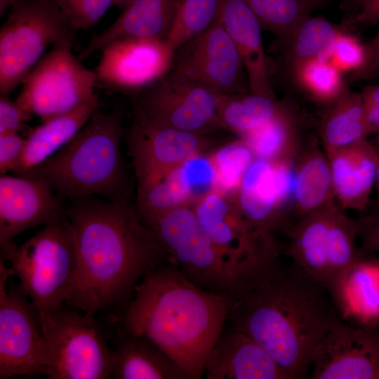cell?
<instances>
[{"label":"cell","mask_w":379,"mask_h":379,"mask_svg":"<svg viewBox=\"0 0 379 379\" xmlns=\"http://www.w3.org/2000/svg\"><path fill=\"white\" fill-rule=\"evenodd\" d=\"M72 44H57L46 53L24 80L15 100L41 121L71 112L98 97L96 73L73 54Z\"/></svg>","instance_id":"obj_10"},{"label":"cell","mask_w":379,"mask_h":379,"mask_svg":"<svg viewBox=\"0 0 379 379\" xmlns=\"http://www.w3.org/2000/svg\"><path fill=\"white\" fill-rule=\"evenodd\" d=\"M327 158L334 196L345 208L364 210L376 179L379 154L375 145L364 139L328 152Z\"/></svg>","instance_id":"obj_22"},{"label":"cell","mask_w":379,"mask_h":379,"mask_svg":"<svg viewBox=\"0 0 379 379\" xmlns=\"http://www.w3.org/2000/svg\"><path fill=\"white\" fill-rule=\"evenodd\" d=\"M379 22V0H368L360 12L343 25L347 27L372 26Z\"/></svg>","instance_id":"obj_42"},{"label":"cell","mask_w":379,"mask_h":379,"mask_svg":"<svg viewBox=\"0 0 379 379\" xmlns=\"http://www.w3.org/2000/svg\"><path fill=\"white\" fill-rule=\"evenodd\" d=\"M122 123L120 112L96 109L69 142L22 175L43 179L63 201L95 195L128 199Z\"/></svg>","instance_id":"obj_4"},{"label":"cell","mask_w":379,"mask_h":379,"mask_svg":"<svg viewBox=\"0 0 379 379\" xmlns=\"http://www.w3.org/2000/svg\"><path fill=\"white\" fill-rule=\"evenodd\" d=\"M0 259V379L46 375L43 333L36 310Z\"/></svg>","instance_id":"obj_12"},{"label":"cell","mask_w":379,"mask_h":379,"mask_svg":"<svg viewBox=\"0 0 379 379\" xmlns=\"http://www.w3.org/2000/svg\"><path fill=\"white\" fill-rule=\"evenodd\" d=\"M288 236L292 264L328 291L347 267L366 255L357 244L355 220L331 203L300 216Z\"/></svg>","instance_id":"obj_7"},{"label":"cell","mask_w":379,"mask_h":379,"mask_svg":"<svg viewBox=\"0 0 379 379\" xmlns=\"http://www.w3.org/2000/svg\"><path fill=\"white\" fill-rule=\"evenodd\" d=\"M309 376L379 379V327H355L338 317L317 345Z\"/></svg>","instance_id":"obj_17"},{"label":"cell","mask_w":379,"mask_h":379,"mask_svg":"<svg viewBox=\"0 0 379 379\" xmlns=\"http://www.w3.org/2000/svg\"><path fill=\"white\" fill-rule=\"evenodd\" d=\"M368 0H343L340 4L341 10L345 12L343 23L355 17L362 9Z\"/></svg>","instance_id":"obj_43"},{"label":"cell","mask_w":379,"mask_h":379,"mask_svg":"<svg viewBox=\"0 0 379 379\" xmlns=\"http://www.w3.org/2000/svg\"><path fill=\"white\" fill-rule=\"evenodd\" d=\"M172 69L218 95L250 92L241 58L220 17L176 50Z\"/></svg>","instance_id":"obj_14"},{"label":"cell","mask_w":379,"mask_h":379,"mask_svg":"<svg viewBox=\"0 0 379 379\" xmlns=\"http://www.w3.org/2000/svg\"><path fill=\"white\" fill-rule=\"evenodd\" d=\"M6 260L34 305L43 333L76 285V249L65 213L17 246Z\"/></svg>","instance_id":"obj_5"},{"label":"cell","mask_w":379,"mask_h":379,"mask_svg":"<svg viewBox=\"0 0 379 379\" xmlns=\"http://www.w3.org/2000/svg\"><path fill=\"white\" fill-rule=\"evenodd\" d=\"M32 116L7 95H0V135L27 131L26 123Z\"/></svg>","instance_id":"obj_38"},{"label":"cell","mask_w":379,"mask_h":379,"mask_svg":"<svg viewBox=\"0 0 379 379\" xmlns=\"http://www.w3.org/2000/svg\"><path fill=\"white\" fill-rule=\"evenodd\" d=\"M183 275L199 287L231 296L239 275L199 224L192 206L146 222Z\"/></svg>","instance_id":"obj_8"},{"label":"cell","mask_w":379,"mask_h":379,"mask_svg":"<svg viewBox=\"0 0 379 379\" xmlns=\"http://www.w3.org/2000/svg\"><path fill=\"white\" fill-rule=\"evenodd\" d=\"M367 121L373 131L376 132L379 130V105L365 109Z\"/></svg>","instance_id":"obj_45"},{"label":"cell","mask_w":379,"mask_h":379,"mask_svg":"<svg viewBox=\"0 0 379 379\" xmlns=\"http://www.w3.org/2000/svg\"><path fill=\"white\" fill-rule=\"evenodd\" d=\"M65 213L77 264L76 285L67 303L85 314L123 310L143 277L169 260L128 199H72L65 204Z\"/></svg>","instance_id":"obj_2"},{"label":"cell","mask_w":379,"mask_h":379,"mask_svg":"<svg viewBox=\"0 0 379 379\" xmlns=\"http://www.w3.org/2000/svg\"><path fill=\"white\" fill-rule=\"evenodd\" d=\"M76 32L53 0H19L0 29V95L8 96L49 46L72 42Z\"/></svg>","instance_id":"obj_6"},{"label":"cell","mask_w":379,"mask_h":379,"mask_svg":"<svg viewBox=\"0 0 379 379\" xmlns=\"http://www.w3.org/2000/svg\"><path fill=\"white\" fill-rule=\"evenodd\" d=\"M204 375L208 379H288L259 343L230 326L211 349Z\"/></svg>","instance_id":"obj_19"},{"label":"cell","mask_w":379,"mask_h":379,"mask_svg":"<svg viewBox=\"0 0 379 379\" xmlns=\"http://www.w3.org/2000/svg\"><path fill=\"white\" fill-rule=\"evenodd\" d=\"M343 30L338 35L334 42L328 62L340 72H353L360 67L364 62V44L356 36L347 34Z\"/></svg>","instance_id":"obj_37"},{"label":"cell","mask_w":379,"mask_h":379,"mask_svg":"<svg viewBox=\"0 0 379 379\" xmlns=\"http://www.w3.org/2000/svg\"><path fill=\"white\" fill-rule=\"evenodd\" d=\"M179 0H133L107 28L92 37L80 53L85 60L107 44L123 39H166Z\"/></svg>","instance_id":"obj_23"},{"label":"cell","mask_w":379,"mask_h":379,"mask_svg":"<svg viewBox=\"0 0 379 379\" xmlns=\"http://www.w3.org/2000/svg\"><path fill=\"white\" fill-rule=\"evenodd\" d=\"M133 0H113L114 5L120 8H125Z\"/></svg>","instance_id":"obj_48"},{"label":"cell","mask_w":379,"mask_h":379,"mask_svg":"<svg viewBox=\"0 0 379 379\" xmlns=\"http://www.w3.org/2000/svg\"><path fill=\"white\" fill-rule=\"evenodd\" d=\"M95 316L62 305L43 332L46 375L50 379L111 378L114 350Z\"/></svg>","instance_id":"obj_9"},{"label":"cell","mask_w":379,"mask_h":379,"mask_svg":"<svg viewBox=\"0 0 379 379\" xmlns=\"http://www.w3.org/2000/svg\"><path fill=\"white\" fill-rule=\"evenodd\" d=\"M379 154V153H378ZM375 185L377 188V196L374 201L373 211L368 214L369 215L379 216V159L378 162Z\"/></svg>","instance_id":"obj_46"},{"label":"cell","mask_w":379,"mask_h":379,"mask_svg":"<svg viewBox=\"0 0 379 379\" xmlns=\"http://www.w3.org/2000/svg\"><path fill=\"white\" fill-rule=\"evenodd\" d=\"M262 29L272 32L288 46L293 34L312 11L324 6L326 0H244Z\"/></svg>","instance_id":"obj_30"},{"label":"cell","mask_w":379,"mask_h":379,"mask_svg":"<svg viewBox=\"0 0 379 379\" xmlns=\"http://www.w3.org/2000/svg\"><path fill=\"white\" fill-rule=\"evenodd\" d=\"M197 218L239 277L280 255L273 237L256 232L232 196L214 190L192 206Z\"/></svg>","instance_id":"obj_13"},{"label":"cell","mask_w":379,"mask_h":379,"mask_svg":"<svg viewBox=\"0 0 379 379\" xmlns=\"http://www.w3.org/2000/svg\"><path fill=\"white\" fill-rule=\"evenodd\" d=\"M373 133L361 94L346 89L333 101L321 128L326 152L353 145Z\"/></svg>","instance_id":"obj_27"},{"label":"cell","mask_w":379,"mask_h":379,"mask_svg":"<svg viewBox=\"0 0 379 379\" xmlns=\"http://www.w3.org/2000/svg\"><path fill=\"white\" fill-rule=\"evenodd\" d=\"M216 173L215 190L234 194L255 157L241 139L218 148L209 157Z\"/></svg>","instance_id":"obj_35"},{"label":"cell","mask_w":379,"mask_h":379,"mask_svg":"<svg viewBox=\"0 0 379 379\" xmlns=\"http://www.w3.org/2000/svg\"><path fill=\"white\" fill-rule=\"evenodd\" d=\"M98 105L97 97L31 128L21 161L13 172L17 175H25L58 152L87 124Z\"/></svg>","instance_id":"obj_26"},{"label":"cell","mask_w":379,"mask_h":379,"mask_svg":"<svg viewBox=\"0 0 379 379\" xmlns=\"http://www.w3.org/2000/svg\"><path fill=\"white\" fill-rule=\"evenodd\" d=\"M345 29L343 25H335L320 16L306 18L297 27L288 45L289 68L312 59L328 62L334 42Z\"/></svg>","instance_id":"obj_31"},{"label":"cell","mask_w":379,"mask_h":379,"mask_svg":"<svg viewBox=\"0 0 379 379\" xmlns=\"http://www.w3.org/2000/svg\"><path fill=\"white\" fill-rule=\"evenodd\" d=\"M365 57L363 64L351 73L352 82L367 81L379 79V29L364 44Z\"/></svg>","instance_id":"obj_40"},{"label":"cell","mask_w":379,"mask_h":379,"mask_svg":"<svg viewBox=\"0 0 379 379\" xmlns=\"http://www.w3.org/2000/svg\"><path fill=\"white\" fill-rule=\"evenodd\" d=\"M220 0H179L166 40L176 51L219 17Z\"/></svg>","instance_id":"obj_33"},{"label":"cell","mask_w":379,"mask_h":379,"mask_svg":"<svg viewBox=\"0 0 379 379\" xmlns=\"http://www.w3.org/2000/svg\"><path fill=\"white\" fill-rule=\"evenodd\" d=\"M297 85L310 96L324 102H333L346 89L341 72L329 62L312 59L291 69Z\"/></svg>","instance_id":"obj_34"},{"label":"cell","mask_w":379,"mask_h":379,"mask_svg":"<svg viewBox=\"0 0 379 379\" xmlns=\"http://www.w3.org/2000/svg\"><path fill=\"white\" fill-rule=\"evenodd\" d=\"M378 135L375 140V143L373 144L375 147H379V130L376 131Z\"/></svg>","instance_id":"obj_49"},{"label":"cell","mask_w":379,"mask_h":379,"mask_svg":"<svg viewBox=\"0 0 379 379\" xmlns=\"http://www.w3.org/2000/svg\"><path fill=\"white\" fill-rule=\"evenodd\" d=\"M101 51L95 70L98 86L131 95L168 74L175 53L166 39H123Z\"/></svg>","instance_id":"obj_16"},{"label":"cell","mask_w":379,"mask_h":379,"mask_svg":"<svg viewBox=\"0 0 379 379\" xmlns=\"http://www.w3.org/2000/svg\"><path fill=\"white\" fill-rule=\"evenodd\" d=\"M232 195L242 216L258 233L274 237L277 230L290 231L278 203L271 163L255 159Z\"/></svg>","instance_id":"obj_24"},{"label":"cell","mask_w":379,"mask_h":379,"mask_svg":"<svg viewBox=\"0 0 379 379\" xmlns=\"http://www.w3.org/2000/svg\"><path fill=\"white\" fill-rule=\"evenodd\" d=\"M361 96L365 109L379 105V85L366 86Z\"/></svg>","instance_id":"obj_44"},{"label":"cell","mask_w":379,"mask_h":379,"mask_svg":"<svg viewBox=\"0 0 379 379\" xmlns=\"http://www.w3.org/2000/svg\"><path fill=\"white\" fill-rule=\"evenodd\" d=\"M117 331L111 378L187 379L176 361L154 341Z\"/></svg>","instance_id":"obj_25"},{"label":"cell","mask_w":379,"mask_h":379,"mask_svg":"<svg viewBox=\"0 0 379 379\" xmlns=\"http://www.w3.org/2000/svg\"><path fill=\"white\" fill-rule=\"evenodd\" d=\"M230 298V327L259 343L288 379L308 378L317 345L338 318L328 290L279 256L241 274Z\"/></svg>","instance_id":"obj_1"},{"label":"cell","mask_w":379,"mask_h":379,"mask_svg":"<svg viewBox=\"0 0 379 379\" xmlns=\"http://www.w3.org/2000/svg\"><path fill=\"white\" fill-rule=\"evenodd\" d=\"M126 139L137 189L161 180L211 145L206 134L164 126L136 114Z\"/></svg>","instance_id":"obj_15"},{"label":"cell","mask_w":379,"mask_h":379,"mask_svg":"<svg viewBox=\"0 0 379 379\" xmlns=\"http://www.w3.org/2000/svg\"><path fill=\"white\" fill-rule=\"evenodd\" d=\"M72 27L77 30L94 27L113 0H53Z\"/></svg>","instance_id":"obj_36"},{"label":"cell","mask_w":379,"mask_h":379,"mask_svg":"<svg viewBox=\"0 0 379 379\" xmlns=\"http://www.w3.org/2000/svg\"><path fill=\"white\" fill-rule=\"evenodd\" d=\"M334 196L327 157L312 150L296 167L294 201L300 216L329 203Z\"/></svg>","instance_id":"obj_29"},{"label":"cell","mask_w":379,"mask_h":379,"mask_svg":"<svg viewBox=\"0 0 379 379\" xmlns=\"http://www.w3.org/2000/svg\"><path fill=\"white\" fill-rule=\"evenodd\" d=\"M283 107L275 98L250 92L218 95V114L223 128L241 137L270 121Z\"/></svg>","instance_id":"obj_28"},{"label":"cell","mask_w":379,"mask_h":379,"mask_svg":"<svg viewBox=\"0 0 379 379\" xmlns=\"http://www.w3.org/2000/svg\"><path fill=\"white\" fill-rule=\"evenodd\" d=\"M355 222L361 248L367 254L379 256V216L367 215Z\"/></svg>","instance_id":"obj_41"},{"label":"cell","mask_w":379,"mask_h":379,"mask_svg":"<svg viewBox=\"0 0 379 379\" xmlns=\"http://www.w3.org/2000/svg\"><path fill=\"white\" fill-rule=\"evenodd\" d=\"M297 135L295 121L284 107L270 121L242 136L255 159L270 163L288 159Z\"/></svg>","instance_id":"obj_32"},{"label":"cell","mask_w":379,"mask_h":379,"mask_svg":"<svg viewBox=\"0 0 379 379\" xmlns=\"http://www.w3.org/2000/svg\"><path fill=\"white\" fill-rule=\"evenodd\" d=\"M328 292L342 321L355 327H379V256L366 253L353 262Z\"/></svg>","instance_id":"obj_20"},{"label":"cell","mask_w":379,"mask_h":379,"mask_svg":"<svg viewBox=\"0 0 379 379\" xmlns=\"http://www.w3.org/2000/svg\"><path fill=\"white\" fill-rule=\"evenodd\" d=\"M65 201L43 179L30 175L0 177V248L6 260L23 231L46 225L65 213Z\"/></svg>","instance_id":"obj_18"},{"label":"cell","mask_w":379,"mask_h":379,"mask_svg":"<svg viewBox=\"0 0 379 379\" xmlns=\"http://www.w3.org/2000/svg\"><path fill=\"white\" fill-rule=\"evenodd\" d=\"M231 298L204 290L166 260L136 286L126 307L113 314L117 330L142 335L164 349L187 379H200L227 322Z\"/></svg>","instance_id":"obj_3"},{"label":"cell","mask_w":379,"mask_h":379,"mask_svg":"<svg viewBox=\"0 0 379 379\" xmlns=\"http://www.w3.org/2000/svg\"><path fill=\"white\" fill-rule=\"evenodd\" d=\"M376 147V149H377V150H378V153H379V147Z\"/></svg>","instance_id":"obj_50"},{"label":"cell","mask_w":379,"mask_h":379,"mask_svg":"<svg viewBox=\"0 0 379 379\" xmlns=\"http://www.w3.org/2000/svg\"><path fill=\"white\" fill-rule=\"evenodd\" d=\"M219 17L241 58L250 93L274 98L262 26L244 0H220Z\"/></svg>","instance_id":"obj_21"},{"label":"cell","mask_w":379,"mask_h":379,"mask_svg":"<svg viewBox=\"0 0 379 379\" xmlns=\"http://www.w3.org/2000/svg\"><path fill=\"white\" fill-rule=\"evenodd\" d=\"M26 143V138L20 133H13L0 135V173L6 174L14 171L18 166Z\"/></svg>","instance_id":"obj_39"},{"label":"cell","mask_w":379,"mask_h":379,"mask_svg":"<svg viewBox=\"0 0 379 379\" xmlns=\"http://www.w3.org/2000/svg\"><path fill=\"white\" fill-rule=\"evenodd\" d=\"M132 95L134 114L156 123L206 135L224 129L218 114V95L172 69Z\"/></svg>","instance_id":"obj_11"},{"label":"cell","mask_w":379,"mask_h":379,"mask_svg":"<svg viewBox=\"0 0 379 379\" xmlns=\"http://www.w3.org/2000/svg\"><path fill=\"white\" fill-rule=\"evenodd\" d=\"M19 0H0V16L2 17Z\"/></svg>","instance_id":"obj_47"}]
</instances>
